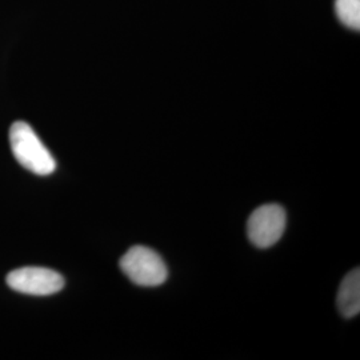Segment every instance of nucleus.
<instances>
[{"instance_id":"obj_6","label":"nucleus","mask_w":360,"mask_h":360,"mask_svg":"<svg viewBox=\"0 0 360 360\" xmlns=\"http://www.w3.org/2000/svg\"><path fill=\"white\" fill-rule=\"evenodd\" d=\"M335 11L345 26L359 31L360 0H336Z\"/></svg>"},{"instance_id":"obj_2","label":"nucleus","mask_w":360,"mask_h":360,"mask_svg":"<svg viewBox=\"0 0 360 360\" xmlns=\"http://www.w3.org/2000/svg\"><path fill=\"white\" fill-rule=\"evenodd\" d=\"M119 264L131 282L142 287H156L167 279V266L162 257L144 245L131 247Z\"/></svg>"},{"instance_id":"obj_4","label":"nucleus","mask_w":360,"mask_h":360,"mask_svg":"<svg viewBox=\"0 0 360 360\" xmlns=\"http://www.w3.org/2000/svg\"><path fill=\"white\" fill-rule=\"evenodd\" d=\"M7 284L16 292L27 295L47 296L65 287V278L56 271L44 267H22L7 275Z\"/></svg>"},{"instance_id":"obj_3","label":"nucleus","mask_w":360,"mask_h":360,"mask_svg":"<svg viewBox=\"0 0 360 360\" xmlns=\"http://www.w3.org/2000/svg\"><path fill=\"white\" fill-rule=\"evenodd\" d=\"M287 215L279 205L257 207L247 221V235L257 248H269L278 243L283 235Z\"/></svg>"},{"instance_id":"obj_5","label":"nucleus","mask_w":360,"mask_h":360,"mask_svg":"<svg viewBox=\"0 0 360 360\" xmlns=\"http://www.w3.org/2000/svg\"><path fill=\"white\" fill-rule=\"evenodd\" d=\"M338 309L345 318H354L360 311V271L354 269L342 281L338 292Z\"/></svg>"},{"instance_id":"obj_1","label":"nucleus","mask_w":360,"mask_h":360,"mask_svg":"<svg viewBox=\"0 0 360 360\" xmlns=\"http://www.w3.org/2000/svg\"><path fill=\"white\" fill-rule=\"evenodd\" d=\"M10 146L19 165L32 174L50 175L56 169V162L51 153L26 122L18 120L11 126Z\"/></svg>"}]
</instances>
